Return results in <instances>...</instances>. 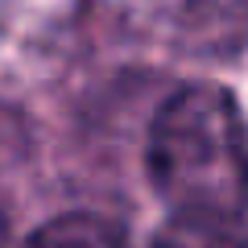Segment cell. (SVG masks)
Instances as JSON below:
<instances>
[{
    "label": "cell",
    "instance_id": "1",
    "mask_svg": "<svg viewBox=\"0 0 248 248\" xmlns=\"http://www.w3.org/2000/svg\"><path fill=\"white\" fill-rule=\"evenodd\" d=\"M145 166L174 219L240 223L248 215V120L223 87L174 91L153 116Z\"/></svg>",
    "mask_w": 248,
    "mask_h": 248
},
{
    "label": "cell",
    "instance_id": "2",
    "mask_svg": "<svg viewBox=\"0 0 248 248\" xmlns=\"http://www.w3.org/2000/svg\"><path fill=\"white\" fill-rule=\"evenodd\" d=\"M174 42L195 58L248 50V0H174Z\"/></svg>",
    "mask_w": 248,
    "mask_h": 248
},
{
    "label": "cell",
    "instance_id": "4",
    "mask_svg": "<svg viewBox=\"0 0 248 248\" xmlns=\"http://www.w3.org/2000/svg\"><path fill=\"white\" fill-rule=\"evenodd\" d=\"M153 248H248V232L215 219H170Z\"/></svg>",
    "mask_w": 248,
    "mask_h": 248
},
{
    "label": "cell",
    "instance_id": "3",
    "mask_svg": "<svg viewBox=\"0 0 248 248\" xmlns=\"http://www.w3.org/2000/svg\"><path fill=\"white\" fill-rule=\"evenodd\" d=\"M25 248H133V244L124 240V232L116 223L75 211V215H58V219L42 223Z\"/></svg>",
    "mask_w": 248,
    "mask_h": 248
}]
</instances>
